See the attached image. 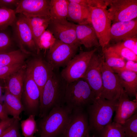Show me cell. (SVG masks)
<instances>
[{
	"instance_id": "obj_1",
	"label": "cell",
	"mask_w": 137,
	"mask_h": 137,
	"mask_svg": "<svg viewBox=\"0 0 137 137\" xmlns=\"http://www.w3.org/2000/svg\"><path fill=\"white\" fill-rule=\"evenodd\" d=\"M58 70H54L44 86L40 96L39 113L40 118L46 116L53 108L64 105L67 83Z\"/></svg>"
},
{
	"instance_id": "obj_2",
	"label": "cell",
	"mask_w": 137,
	"mask_h": 137,
	"mask_svg": "<svg viewBox=\"0 0 137 137\" xmlns=\"http://www.w3.org/2000/svg\"><path fill=\"white\" fill-rule=\"evenodd\" d=\"M117 100L100 97L87 108L90 131L98 134L102 128L112 122Z\"/></svg>"
},
{
	"instance_id": "obj_3",
	"label": "cell",
	"mask_w": 137,
	"mask_h": 137,
	"mask_svg": "<svg viewBox=\"0 0 137 137\" xmlns=\"http://www.w3.org/2000/svg\"><path fill=\"white\" fill-rule=\"evenodd\" d=\"M96 99L91 88L83 78L67 83L64 105L72 111L86 109Z\"/></svg>"
},
{
	"instance_id": "obj_4",
	"label": "cell",
	"mask_w": 137,
	"mask_h": 137,
	"mask_svg": "<svg viewBox=\"0 0 137 137\" xmlns=\"http://www.w3.org/2000/svg\"><path fill=\"white\" fill-rule=\"evenodd\" d=\"M72 111L65 105L53 108L40 122L41 136H60L68 123Z\"/></svg>"
},
{
	"instance_id": "obj_5",
	"label": "cell",
	"mask_w": 137,
	"mask_h": 137,
	"mask_svg": "<svg viewBox=\"0 0 137 137\" xmlns=\"http://www.w3.org/2000/svg\"><path fill=\"white\" fill-rule=\"evenodd\" d=\"M89 6L90 12V24L103 51L110 42L109 33L112 22L106 9Z\"/></svg>"
},
{
	"instance_id": "obj_6",
	"label": "cell",
	"mask_w": 137,
	"mask_h": 137,
	"mask_svg": "<svg viewBox=\"0 0 137 137\" xmlns=\"http://www.w3.org/2000/svg\"><path fill=\"white\" fill-rule=\"evenodd\" d=\"M97 50L96 48L90 51H80L62 70L60 73L61 77L67 83L83 78L92 55Z\"/></svg>"
},
{
	"instance_id": "obj_7",
	"label": "cell",
	"mask_w": 137,
	"mask_h": 137,
	"mask_svg": "<svg viewBox=\"0 0 137 137\" xmlns=\"http://www.w3.org/2000/svg\"><path fill=\"white\" fill-rule=\"evenodd\" d=\"M12 25L15 39L20 49L27 54L34 52L37 54L32 32L26 17L20 14Z\"/></svg>"
},
{
	"instance_id": "obj_8",
	"label": "cell",
	"mask_w": 137,
	"mask_h": 137,
	"mask_svg": "<svg viewBox=\"0 0 137 137\" xmlns=\"http://www.w3.org/2000/svg\"><path fill=\"white\" fill-rule=\"evenodd\" d=\"M110 7L107 10L113 23L126 22L137 16V0H106Z\"/></svg>"
},
{
	"instance_id": "obj_9",
	"label": "cell",
	"mask_w": 137,
	"mask_h": 137,
	"mask_svg": "<svg viewBox=\"0 0 137 137\" xmlns=\"http://www.w3.org/2000/svg\"><path fill=\"white\" fill-rule=\"evenodd\" d=\"M78 47L56 39L48 49L46 61L54 70L66 66L76 55Z\"/></svg>"
},
{
	"instance_id": "obj_10",
	"label": "cell",
	"mask_w": 137,
	"mask_h": 137,
	"mask_svg": "<svg viewBox=\"0 0 137 137\" xmlns=\"http://www.w3.org/2000/svg\"><path fill=\"white\" fill-rule=\"evenodd\" d=\"M76 25L66 19L50 18L47 29L51 32L56 39L64 43L79 47L80 45L76 37Z\"/></svg>"
},
{
	"instance_id": "obj_11",
	"label": "cell",
	"mask_w": 137,
	"mask_h": 137,
	"mask_svg": "<svg viewBox=\"0 0 137 137\" xmlns=\"http://www.w3.org/2000/svg\"><path fill=\"white\" fill-rule=\"evenodd\" d=\"M90 131L85 109L72 111L68 123L61 137H87Z\"/></svg>"
},
{
	"instance_id": "obj_12",
	"label": "cell",
	"mask_w": 137,
	"mask_h": 137,
	"mask_svg": "<svg viewBox=\"0 0 137 137\" xmlns=\"http://www.w3.org/2000/svg\"><path fill=\"white\" fill-rule=\"evenodd\" d=\"M101 70L102 90L100 97L109 100L118 99L123 88L117 74L106 64L104 58Z\"/></svg>"
},
{
	"instance_id": "obj_13",
	"label": "cell",
	"mask_w": 137,
	"mask_h": 137,
	"mask_svg": "<svg viewBox=\"0 0 137 137\" xmlns=\"http://www.w3.org/2000/svg\"><path fill=\"white\" fill-rule=\"evenodd\" d=\"M104 59V55L94 53L83 78L91 88L96 98L100 97L102 90L101 69Z\"/></svg>"
},
{
	"instance_id": "obj_14",
	"label": "cell",
	"mask_w": 137,
	"mask_h": 137,
	"mask_svg": "<svg viewBox=\"0 0 137 137\" xmlns=\"http://www.w3.org/2000/svg\"><path fill=\"white\" fill-rule=\"evenodd\" d=\"M23 93L24 104L26 110L29 113H31V114L34 115L38 110L39 111L40 93L38 86L33 79L27 67Z\"/></svg>"
},
{
	"instance_id": "obj_15",
	"label": "cell",
	"mask_w": 137,
	"mask_h": 137,
	"mask_svg": "<svg viewBox=\"0 0 137 137\" xmlns=\"http://www.w3.org/2000/svg\"><path fill=\"white\" fill-rule=\"evenodd\" d=\"M50 0H19L14 10L16 13L27 17L49 16Z\"/></svg>"
},
{
	"instance_id": "obj_16",
	"label": "cell",
	"mask_w": 137,
	"mask_h": 137,
	"mask_svg": "<svg viewBox=\"0 0 137 137\" xmlns=\"http://www.w3.org/2000/svg\"><path fill=\"white\" fill-rule=\"evenodd\" d=\"M27 67L39 88L41 96L44 86L54 69L46 61L40 57L33 59Z\"/></svg>"
},
{
	"instance_id": "obj_17",
	"label": "cell",
	"mask_w": 137,
	"mask_h": 137,
	"mask_svg": "<svg viewBox=\"0 0 137 137\" xmlns=\"http://www.w3.org/2000/svg\"><path fill=\"white\" fill-rule=\"evenodd\" d=\"M137 20L113 23L110 29V41L117 43L127 39L137 37Z\"/></svg>"
},
{
	"instance_id": "obj_18",
	"label": "cell",
	"mask_w": 137,
	"mask_h": 137,
	"mask_svg": "<svg viewBox=\"0 0 137 137\" xmlns=\"http://www.w3.org/2000/svg\"><path fill=\"white\" fill-rule=\"evenodd\" d=\"M137 99L132 101L123 89L118 99L113 122L123 124L132 115L137 112Z\"/></svg>"
},
{
	"instance_id": "obj_19",
	"label": "cell",
	"mask_w": 137,
	"mask_h": 137,
	"mask_svg": "<svg viewBox=\"0 0 137 137\" xmlns=\"http://www.w3.org/2000/svg\"><path fill=\"white\" fill-rule=\"evenodd\" d=\"M76 33L77 39L80 45L86 48L100 46L96 35L90 24H76Z\"/></svg>"
},
{
	"instance_id": "obj_20",
	"label": "cell",
	"mask_w": 137,
	"mask_h": 137,
	"mask_svg": "<svg viewBox=\"0 0 137 137\" xmlns=\"http://www.w3.org/2000/svg\"><path fill=\"white\" fill-rule=\"evenodd\" d=\"M26 66L25 65L5 79V89L21 100Z\"/></svg>"
},
{
	"instance_id": "obj_21",
	"label": "cell",
	"mask_w": 137,
	"mask_h": 137,
	"mask_svg": "<svg viewBox=\"0 0 137 137\" xmlns=\"http://www.w3.org/2000/svg\"><path fill=\"white\" fill-rule=\"evenodd\" d=\"M68 1L67 19L77 24H90L89 7Z\"/></svg>"
},
{
	"instance_id": "obj_22",
	"label": "cell",
	"mask_w": 137,
	"mask_h": 137,
	"mask_svg": "<svg viewBox=\"0 0 137 137\" xmlns=\"http://www.w3.org/2000/svg\"><path fill=\"white\" fill-rule=\"evenodd\" d=\"M116 74L122 86L129 97H137V73L124 71Z\"/></svg>"
},
{
	"instance_id": "obj_23",
	"label": "cell",
	"mask_w": 137,
	"mask_h": 137,
	"mask_svg": "<svg viewBox=\"0 0 137 137\" xmlns=\"http://www.w3.org/2000/svg\"><path fill=\"white\" fill-rule=\"evenodd\" d=\"M25 17L30 27L37 48L39 38L47 29L50 19V17L49 16Z\"/></svg>"
},
{
	"instance_id": "obj_24",
	"label": "cell",
	"mask_w": 137,
	"mask_h": 137,
	"mask_svg": "<svg viewBox=\"0 0 137 137\" xmlns=\"http://www.w3.org/2000/svg\"><path fill=\"white\" fill-rule=\"evenodd\" d=\"M5 89L3 104L6 111L8 114L19 121L21 119L20 115L24 110V107L21 100Z\"/></svg>"
},
{
	"instance_id": "obj_25",
	"label": "cell",
	"mask_w": 137,
	"mask_h": 137,
	"mask_svg": "<svg viewBox=\"0 0 137 137\" xmlns=\"http://www.w3.org/2000/svg\"><path fill=\"white\" fill-rule=\"evenodd\" d=\"M69 3L68 0H50L49 13L50 18L67 19Z\"/></svg>"
},
{
	"instance_id": "obj_26",
	"label": "cell",
	"mask_w": 137,
	"mask_h": 137,
	"mask_svg": "<svg viewBox=\"0 0 137 137\" xmlns=\"http://www.w3.org/2000/svg\"><path fill=\"white\" fill-rule=\"evenodd\" d=\"M27 54L20 49L0 53V68L10 65L24 63Z\"/></svg>"
},
{
	"instance_id": "obj_27",
	"label": "cell",
	"mask_w": 137,
	"mask_h": 137,
	"mask_svg": "<svg viewBox=\"0 0 137 137\" xmlns=\"http://www.w3.org/2000/svg\"><path fill=\"white\" fill-rule=\"evenodd\" d=\"M102 52L105 63L111 69L122 67L125 65L126 62L125 60L114 52L107 48Z\"/></svg>"
},
{
	"instance_id": "obj_28",
	"label": "cell",
	"mask_w": 137,
	"mask_h": 137,
	"mask_svg": "<svg viewBox=\"0 0 137 137\" xmlns=\"http://www.w3.org/2000/svg\"><path fill=\"white\" fill-rule=\"evenodd\" d=\"M98 135L99 137H125L122 125L113 121L102 128Z\"/></svg>"
},
{
	"instance_id": "obj_29",
	"label": "cell",
	"mask_w": 137,
	"mask_h": 137,
	"mask_svg": "<svg viewBox=\"0 0 137 137\" xmlns=\"http://www.w3.org/2000/svg\"><path fill=\"white\" fill-rule=\"evenodd\" d=\"M14 10L0 6V29L12 25L16 18Z\"/></svg>"
},
{
	"instance_id": "obj_30",
	"label": "cell",
	"mask_w": 137,
	"mask_h": 137,
	"mask_svg": "<svg viewBox=\"0 0 137 137\" xmlns=\"http://www.w3.org/2000/svg\"><path fill=\"white\" fill-rule=\"evenodd\" d=\"M106 48L114 52L125 60L137 62V55L129 49L123 46L120 42Z\"/></svg>"
},
{
	"instance_id": "obj_31",
	"label": "cell",
	"mask_w": 137,
	"mask_h": 137,
	"mask_svg": "<svg viewBox=\"0 0 137 137\" xmlns=\"http://www.w3.org/2000/svg\"><path fill=\"white\" fill-rule=\"evenodd\" d=\"M23 134L24 137H34L37 129L35 115L31 114L28 118L21 122Z\"/></svg>"
},
{
	"instance_id": "obj_32",
	"label": "cell",
	"mask_w": 137,
	"mask_h": 137,
	"mask_svg": "<svg viewBox=\"0 0 137 137\" xmlns=\"http://www.w3.org/2000/svg\"><path fill=\"white\" fill-rule=\"evenodd\" d=\"M56 39L49 30L46 29L40 36L38 43V54L41 50L49 49L55 43Z\"/></svg>"
},
{
	"instance_id": "obj_33",
	"label": "cell",
	"mask_w": 137,
	"mask_h": 137,
	"mask_svg": "<svg viewBox=\"0 0 137 137\" xmlns=\"http://www.w3.org/2000/svg\"><path fill=\"white\" fill-rule=\"evenodd\" d=\"M125 137H137V113L121 125Z\"/></svg>"
},
{
	"instance_id": "obj_34",
	"label": "cell",
	"mask_w": 137,
	"mask_h": 137,
	"mask_svg": "<svg viewBox=\"0 0 137 137\" xmlns=\"http://www.w3.org/2000/svg\"><path fill=\"white\" fill-rule=\"evenodd\" d=\"M24 63L18 64L0 68V79L5 80L11 74L21 68Z\"/></svg>"
},
{
	"instance_id": "obj_35",
	"label": "cell",
	"mask_w": 137,
	"mask_h": 137,
	"mask_svg": "<svg viewBox=\"0 0 137 137\" xmlns=\"http://www.w3.org/2000/svg\"><path fill=\"white\" fill-rule=\"evenodd\" d=\"M12 44L10 36L5 32H0V53L11 51L9 50Z\"/></svg>"
},
{
	"instance_id": "obj_36",
	"label": "cell",
	"mask_w": 137,
	"mask_h": 137,
	"mask_svg": "<svg viewBox=\"0 0 137 137\" xmlns=\"http://www.w3.org/2000/svg\"><path fill=\"white\" fill-rule=\"evenodd\" d=\"M19 121L15 119L13 123L4 131L0 137H20Z\"/></svg>"
},
{
	"instance_id": "obj_37",
	"label": "cell",
	"mask_w": 137,
	"mask_h": 137,
	"mask_svg": "<svg viewBox=\"0 0 137 137\" xmlns=\"http://www.w3.org/2000/svg\"><path fill=\"white\" fill-rule=\"evenodd\" d=\"M116 73L124 71H130L137 73V62L132 60H127L122 67L112 69Z\"/></svg>"
},
{
	"instance_id": "obj_38",
	"label": "cell",
	"mask_w": 137,
	"mask_h": 137,
	"mask_svg": "<svg viewBox=\"0 0 137 137\" xmlns=\"http://www.w3.org/2000/svg\"><path fill=\"white\" fill-rule=\"evenodd\" d=\"M120 42L123 46L137 55V37L127 39Z\"/></svg>"
},
{
	"instance_id": "obj_39",
	"label": "cell",
	"mask_w": 137,
	"mask_h": 137,
	"mask_svg": "<svg viewBox=\"0 0 137 137\" xmlns=\"http://www.w3.org/2000/svg\"><path fill=\"white\" fill-rule=\"evenodd\" d=\"M15 119L12 117L1 121L0 122V136L4 131L13 123Z\"/></svg>"
},
{
	"instance_id": "obj_40",
	"label": "cell",
	"mask_w": 137,
	"mask_h": 137,
	"mask_svg": "<svg viewBox=\"0 0 137 137\" xmlns=\"http://www.w3.org/2000/svg\"><path fill=\"white\" fill-rule=\"evenodd\" d=\"M19 1L18 0H0V6L9 8H10V7L13 6H15L16 7Z\"/></svg>"
},
{
	"instance_id": "obj_41",
	"label": "cell",
	"mask_w": 137,
	"mask_h": 137,
	"mask_svg": "<svg viewBox=\"0 0 137 137\" xmlns=\"http://www.w3.org/2000/svg\"><path fill=\"white\" fill-rule=\"evenodd\" d=\"M8 115L3 104L0 101V119L2 121L8 119L9 118Z\"/></svg>"
},
{
	"instance_id": "obj_42",
	"label": "cell",
	"mask_w": 137,
	"mask_h": 137,
	"mask_svg": "<svg viewBox=\"0 0 137 137\" xmlns=\"http://www.w3.org/2000/svg\"><path fill=\"white\" fill-rule=\"evenodd\" d=\"M87 137H99L98 134L90 131Z\"/></svg>"
},
{
	"instance_id": "obj_43",
	"label": "cell",
	"mask_w": 137,
	"mask_h": 137,
	"mask_svg": "<svg viewBox=\"0 0 137 137\" xmlns=\"http://www.w3.org/2000/svg\"><path fill=\"white\" fill-rule=\"evenodd\" d=\"M3 89V86L2 84L0 82V101H1V100L2 96Z\"/></svg>"
},
{
	"instance_id": "obj_44",
	"label": "cell",
	"mask_w": 137,
	"mask_h": 137,
	"mask_svg": "<svg viewBox=\"0 0 137 137\" xmlns=\"http://www.w3.org/2000/svg\"><path fill=\"white\" fill-rule=\"evenodd\" d=\"M40 137H48L46 136H41Z\"/></svg>"
},
{
	"instance_id": "obj_45",
	"label": "cell",
	"mask_w": 137,
	"mask_h": 137,
	"mask_svg": "<svg viewBox=\"0 0 137 137\" xmlns=\"http://www.w3.org/2000/svg\"><path fill=\"white\" fill-rule=\"evenodd\" d=\"M1 120L0 119V122L1 121Z\"/></svg>"
}]
</instances>
